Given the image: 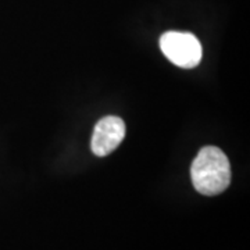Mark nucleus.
Here are the masks:
<instances>
[{
  "instance_id": "obj_2",
  "label": "nucleus",
  "mask_w": 250,
  "mask_h": 250,
  "mask_svg": "<svg viewBox=\"0 0 250 250\" xmlns=\"http://www.w3.org/2000/svg\"><path fill=\"white\" fill-rule=\"evenodd\" d=\"M163 54L181 68H195L202 60L203 50L196 36L189 32L168 31L160 38Z\"/></svg>"
},
{
  "instance_id": "obj_1",
  "label": "nucleus",
  "mask_w": 250,
  "mask_h": 250,
  "mask_svg": "<svg viewBox=\"0 0 250 250\" xmlns=\"http://www.w3.org/2000/svg\"><path fill=\"white\" fill-rule=\"evenodd\" d=\"M190 177L200 195L215 196L223 193L231 184V166L227 154L215 146L202 147L192 163Z\"/></svg>"
},
{
  "instance_id": "obj_3",
  "label": "nucleus",
  "mask_w": 250,
  "mask_h": 250,
  "mask_svg": "<svg viewBox=\"0 0 250 250\" xmlns=\"http://www.w3.org/2000/svg\"><path fill=\"white\" fill-rule=\"evenodd\" d=\"M125 138V123L116 116H107L99 121L90 141V149L98 157L113 153Z\"/></svg>"
}]
</instances>
